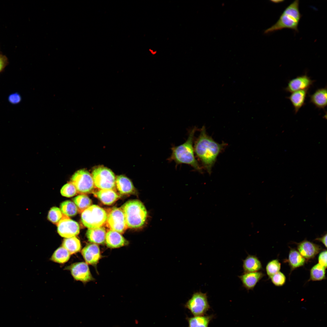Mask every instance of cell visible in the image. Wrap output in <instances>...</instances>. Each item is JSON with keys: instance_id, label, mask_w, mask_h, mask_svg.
I'll return each instance as SVG.
<instances>
[{"instance_id": "30", "label": "cell", "mask_w": 327, "mask_h": 327, "mask_svg": "<svg viewBox=\"0 0 327 327\" xmlns=\"http://www.w3.org/2000/svg\"><path fill=\"white\" fill-rule=\"evenodd\" d=\"M63 215L59 208L53 207L49 211L48 218L51 222L57 225L63 218Z\"/></svg>"}, {"instance_id": "34", "label": "cell", "mask_w": 327, "mask_h": 327, "mask_svg": "<svg viewBox=\"0 0 327 327\" xmlns=\"http://www.w3.org/2000/svg\"><path fill=\"white\" fill-rule=\"evenodd\" d=\"M8 100L10 103L15 104L19 103L21 101V98L19 94L16 92L9 95Z\"/></svg>"}, {"instance_id": "4", "label": "cell", "mask_w": 327, "mask_h": 327, "mask_svg": "<svg viewBox=\"0 0 327 327\" xmlns=\"http://www.w3.org/2000/svg\"><path fill=\"white\" fill-rule=\"evenodd\" d=\"M124 214L128 228H137L145 224L147 217V210L143 203L137 200H129L121 207Z\"/></svg>"}, {"instance_id": "38", "label": "cell", "mask_w": 327, "mask_h": 327, "mask_svg": "<svg viewBox=\"0 0 327 327\" xmlns=\"http://www.w3.org/2000/svg\"><path fill=\"white\" fill-rule=\"evenodd\" d=\"M149 51L150 53L153 55H155L157 53V51H156L151 49H150Z\"/></svg>"}, {"instance_id": "31", "label": "cell", "mask_w": 327, "mask_h": 327, "mask_svg": "<svg viewBox=\"0 0 327 327\" xmlns=\"http://www.w3.org/2000/svg\"><path fill=\"white\" fill-rule=\"evenodd\" d=\"M281 264L277 259L273 260L267 264L266 267L267 274L270 278L273 275L279 271Z\"/></svg>"}, {"instance_id": "21", "label": "cell", "mask_w": 327, "mask_h": 327, "mask_svg": "<svg viewBox=\"0 0 327 327\" xmlns=\"http://www.w3.org/2000/svg\"><path fill=\"white\" fill-rule=\"evenodd\" d=\"M115 184L117 189L121 194H131L134 191V187L132 183L129 179L124 175H120L117 177Z\"/></svg>"}, {"instance_id": "23", "label": "cell", "mask_w": 327, "mask_h": 327, "mask_svg": "<svg viewBox=\"0 0 327 327\" xmlns=\"http://www.w3.org/2000/svg\"><path fill=\"white\" fill-rule=\"evenodd\" d=\"M214 317L213 315L190 317L187 316L186 319L188 323V327H208L210 322Z\"/></svg>"}, {"instance_id": "25", "label": "cell", "mask_w": 327, "mask_h": 327, "mask_svg": "<svg viewBox=\"0 0 327 327\" xmlns=\"http://www.w3.org/2000/svg\"><path fill=\"white\" fill-rule=\"evenodd\" d=\"M305 261L306 259L298 251L294 249L290 250L289 256V262L292 269L303 266Z\"/></svg>"}, {"instance_id": "16", "label": "cell", "mask_w": 327, "mask_h": 327, "mask_svg": "<svg viewBox=\"0 0 327 327\" xmlns=\"http://www.w3.org/2000/svg\"><path fill=\"white\" fill-rule=\"evenodd\" d=\"M105 243L108 247L111 248H119L128 244L121 233L110 230L106 233Z\"/></svg>"}, {"instance_id": "1", "label": "cell", "mask_w": 327, "mask_h": 327, "mask_svg": "<svg viewBox=\"0 0 327 327\" xmlns=\"http://www.w3.org/2000/svg\"><path fill=\"white\" fill-rule=\"evenodd\" d=\"M226 145L224 143L219 144L208 135L203 126L194 142L195 154L204 168L210 174L217 158Z\"/></svg>"}, {"instance_id": "28", "label": "cell", "mask_w": 327, "mask_h": 327, "mask_svg": "<svg viewBox=\"0 0 327 327\" xmlns=\"http://www.w3.org/2000/svg\"><path fill=\"white\" fill-rule=\"evenodd\" d=\"M325 269L319 263L315 265L310 270V280L316 281L324 279L325 277Z\"/></svg>"}, {"instance_id": "18", "label": "cell", "mask_w": 327, "mask_h": 327, "mask_svg": "<svg viewBox=\"0 0 327 327\" xmlns=\"http://www.w3.org/2000/svg\"><path fill=\"white\" fill-rule=\"evenodd\" d=\"M309 89L299 90L291 93L287 98L291 103L295 114L305 104V101Z\"/></svg>"}, {"instance_id": "13", "label": "cell", "mask_w": 327, "mask_h": 327, "mask_svg": "<svg viewBox=\"0 0 327 327\" xmlns=\"http://www.w3.org/2000/svg\"><path fill=\"white\" fill-rule=\"evenodd\" d=\"M82 255L87 264L96 265L101 258L100 249L95 243L86 245L81 251Z\"/></svg>"}, {"instance_id": "7", "label": "cell", "mask_w": 327, "mask_h": 327, "mask_svg": "<svg viewBox=\"0 0 327 327\" xmlns=\"http://www.w3.org/2000/svg\"><path fill=\"white\" fill-rule=\"evenodd\" d=\"M194 315H203L210 309L206 293L200 291L194 292L184 305Z\"/></svg>"}, {"instance_id": "37", "label": "cell", "mask_w": 327, "mask_h": 327, "mask_svg": "<svg viewBox=\"0 0 327 327\" xmlns=\"http://www.w3.org/2000/svg\"><path fill=\"white\" fill-rule=\"evenodd\" d=\"M315 240L321 242L327 247V234L322 236L320 238H318L316 239Z\"/></svg>"}, {"instance_id": "20", "label": "cell", "mask_w": 327, "mask_h": 327, "mask_svg": "<svg viewBox=\"0 0 327 327\" xmlns=\"http://www.w3.org/2000/svg\"><path fill=\"white\" fill-rule=\"evenodd\" d=\"M105 228L103 226L89 228L86 233L88 240L94 243L103 244L105 243L106 233Z\"/></svg>"}, {"instance_id": "17", "label": "cell", "mask_w": 327, "mask_h": 327, "mask_svg": "<svg viewBox=\"0 0 327 327\" xmlns=\"http://www.w3.org/2000/svg\"><path fill=\"white\" fill-rule=\"evenodd\" d=\"M327 87L318 89L309 95L310 102L319 109H325L327 106Z\"/></svg>"}, {"instance_id": "35", "label": "cell", "mask_w": 327, "mask_h": 327, "mask_svg": "<svg viewBox=\"0 0 327 327\" xmlns=\"http://www.w3.org/2000/svg\"><path fill=\"white\" fill-rule=\"evenodd\" d=\"M319 263L324 266L325 268L327 267V251L325 250L321 252L318 257Z\"/></svg>"}, {"instance_id": "32", "label": "cell", "mask_w": 327, "mask_h": 327, "mask_svg": "<svg viewBox=\"0 0 327 327\" xmlns=\"http://www.w3.org/2000/svg\"><path fill=\"white\" fill-rule=\"evenodd\" d=\"M77 192V191L76 187L71 182L64 185L61 190V195L68 197L75 196Z\"/></svg>"}, {"instance_id": "9", "label": "cell", "mask_w": 327, "mask_h": 327, "mask_svg": "<svg viewBox=\"0 0 327 327\" xmlns=\"http://www.w3.org/2000/svg\"><path fill=\"white\" fill-rule=\"evenodd\" d=\"M106 226L110 230L120 233H124L127 229L123 212L121 208L114 207L107 213Z\"/></svg>"}, {"instance_id": "8", "label": "cell", "mask_w": 327, "mask_h": 327, "mask_svg": "<svg viewBox=\"0 0 327 327\" xmlns=\"http://www.w3.org/2000/svg\"><path fill=\"white\" fill-rule=\"evenodd\" d=\"M71 182L79 193H90L92 192L94 188L92 176L85 170L81 169L76 172L72 175Z\"/></svg>"}, {"instance_id": "22", "label": "cell", "mask_w": 327, "mask_h": 327, "mask_svg": "<svg viewBox=\"0 0 327 327\" xmlns=\"http://www.w3.org/2000/svg\"><path fill=\"white\" fill-rule=\"evenodd\" d=\"M243 273L258 272L262 268L261 263L256 256L248 255L243 260Z\"/></svg>"}, {"instance_id": "6", "label": "cell", "mask_w": 327, "mask_h": 327, "mask_svg": "<svg viewBox=\"0 0 327 327\" xmlns=\"http://www.w3.org/2000/svg\"><path fill=\"white\" fill-rule=\"evenodd\" d=\"M94 186L100 190H114L116 187V178L110 169L103 167L95 168L92 175Z\"/></svg>"}, {"instance_id": "27", "label": "cell", "mask_w": 327, "mask_h": 327, "mask_svg": "<svg viewBox=\"0 0 327 327\" xmlns=\"http://www.w3.org/2000/svg\"><path fill=\"white\" fill-rule=\"evenodd\" d=\"M73 200L78 210L81 213H82L90 206L92 203L91 200L89 197L84 194L76 197Z\"/></svg>"}, {"instance_id": "26", "label": "cell", "mask_w": 327, "mask_h": 327, "mask_svg": "<svg viewBox=\"0 0 327 327\" xmlns=\"http://www.w3.org/2000/svg\"><path fill=\"white\" fill-rule=\"evenodd\" d=\"M70 256V254L67 249L63 247H60L54 251L51 260L56 263H63L68 260Z\"/></svg>"}, {"instance_id": "24", "label": "cell", "mask_w": 327, "mask_h": 327, "mask_svg": "<svg viewBox=\"0 0 327 327\" xmlns=\"http://www.w3.org/2000/svg\"><path fill=\"white\" fill-rule=\"evenodd\" d=\"M62 246L68 251L70 255L79 252L81 249L80 242L75 236L64 239Z\"/></svg>"}, {"instance_id": "33", "label": "cell", "mask_w": 327, "mask_h": 327, "mask_svg": "<svg viewBox=\"0 0 327 327\" xmlns=\"http://www.w3.org/2000/svg\"><path fill=\"white\" fill-rule=\"evenodd\" d=\"M270 278L273 284L277 286H282L285 283L286 280L284 275L280 271L274 274Z\"/></svg>"}, {"instance_id": "2", "label": "cell", "mask_w": 327, "mask_h": 327, "mask_svg": "<svg viewBox=\"0 0 327 327\" xmlns=\"http://www.w3.org/2000/svg\"><path fill=\"white\" fill-rule=\"evenodd\" d=\"M197 129L196 127L191 129L185 142L171 148V154L168 160L174 161L177 165L181 164L189 165L194 170L202 173V169L195 158L193 146L194 135Z\"/></svg>"}, {"instance_id": "14", "label": "cell", "mask_w": 327, "mask_h": 327, "mask_svg": "<svg viewBox=\"0 0 327 327\" xmlns=\"http://www.w3.org/2000/svg\"><path fill=\"white\" fill-rule=\"evenodd\" d=\"M264 274L260 272L243 273L238 277L243 286L247 291L253 290Z\"/></svg>"}, {"instance_id": "12", "label": "cell", "mask_w": 327, "mask_h": 327, "mask_svg": "<svg viewBox=\"0 0 327 327\" xmlns=\"http://www.w3.org/2000/svg\"><path fill=\"white\" fill-rule=\"evenodd\" d=\"M314 81L305 74L289 80L284 90L291 93L299 90L309 89Z\"/></svg>"}, {"instance_id": "3", "label": "cell", "mask_w": 327, "mask_h": 327, "mask_svg": "<svg viewBox=\"0 0 327 327\" xmlns=\"http://www.w3.org/2000/svg\"><path fill=\"white\" fill-rule=\"evenodd\" d=\"M299 5V0H295L291 3L284 9L277 22L266 30L264 33L269 34L285 28L298 32L299 23L302 16Z\"/></svg>"}, {"instance_id": "19", "label": "cell", "mask_w": 327, "mask_h": 327, "mask_svg": "<svg viewBox=\"0 0 327 327\" xmlns=\"http://www.w3.org/2000/svg\"><path fill=\"white\" fill-rule=\"evenodd\" d=\"M94 194L104 204H112L120 198V196L114 190H99Z\"/></svg>"}, {"instance_id": "36", "label": "cell", "mask_w": 327, "mask_h": 327, "mask_svg": "<svg viewBox=\"0 0 327 327\" xmlns=\"http://www.w3.org/2000/svg\"><path fill=\"white\" fill-rule=\"evenodd\" d=\"M8 63V60L6 57L0 54V73L4 70Z\"/></svg>"}, {"instance_id": "5", "label": "cell", "mask_w": 327, "mask_h": 327, "mask_svg": "<svg viewBox=\"0 0 327 327\" xmlns=\"http://www.w3.org/2000/svg\"><path fill=\"white\" fill-rule=\"evenodd\" d=\"M107 213L98 206L93 205L83 211L81 214L83 224L89 228H94L102 226L106 223Z\"/></svg>"}, {"instance_id": "15", "label": "cell", "mask_w": 327, "mask_h": 327, "mask_svg": "<svg viewBox=\"0 0 327 327\" xmlns=\"http://www.w3.org/2000/svg\"><path fill=\"white\" fill-rule=\"evenodd\" d=\"M297 248L301 255L307 259L314 257L321 249L319 246L306 240L299 243Z\"/></svg>"}, {"instance_id": "10", "label": "cell", "mask_w": 327, "mask_h": 327, "mask_svg": "<svg viewBox=\"0 0 327 327\" xmlns=\"http://www.w3.org/2000/svg\"><path fill=\"white\" fill-rule=\"evenodd\" d=\"M57 225L58 232L62 237L71 238L75 236L79 233L80 227L78 223L64 214Z\"/></svg>"}, {"instance_id": "29", "label": "cell", "mask_w": 327, "mask_h": 327, "mask_svg": "<svg viewBox=\"0 0 327 327\" xmlns=\"http://www.w3.org/2000/svg\"><path fill=\"white\" fill-rule=\"evenodd\" d=\"M60 208L62 213L68 216L75 215L78 211L74 203L69 200L65 201L62 203L60 205Z\"/></svg>"}, {"instance_id": "11", "label": "cell", "mask_w": 327, "mask_h": 327, "mask_svg": "<svg viewBox=\"0 0 327 327\" xmlns=\"http://www.w3.org/2000/svg\"><path fill=\"white\" fill-rule=\"evenodd\" d=\"M67 269L70 270L72 276L76 280L87 282L94 279L88 264L86 263H74L67 267Z\"/></svg>"}]
</instances>
